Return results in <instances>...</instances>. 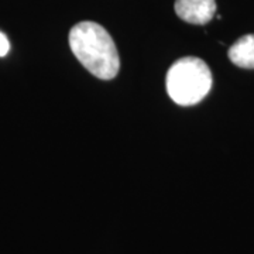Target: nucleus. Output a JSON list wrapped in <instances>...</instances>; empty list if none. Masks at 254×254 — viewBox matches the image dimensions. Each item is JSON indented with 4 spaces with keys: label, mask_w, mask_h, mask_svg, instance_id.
<instances>
[{
    "label": "nucleus",
    "mask_w": 254,
    "mask_h": 254,
    "mask_svg": "<svg viewBox=\"0 0 254 254\" xmlns=\"http://www.w3.org/2000/svg\"><path fill=\"white\" fill-rule=\"evenodd\" d=\"M69 47L78 61L96 78L113 79L120 68L118 48L109 33L98 23L82 21L69 33Z\"/></svg>",
    "instance_id": "f257e3e1"
},
{
    "label": "nucleus",
    "mask_w": 254,
    "mask_h": 254,
    "mask_svg": "<svg viewBox=\"0 0 254 254\" xmlns=\"http://www.w3.org/2000/svg\"><path fill=\"white\" fill-rule=\"evenodd\" d=\"M229 60L236 66L254 69V34L240 37L227 51Z\"/></svg>",
    "instance_id": "20e7f679"
},
{
    "label": "nucleus",
    "mask_w": 254,
    "mask_h": 254,
    "mask_svg": "<svg viewBox=\"0 0 254 254\" xmlns=\"http://www.w3.org/2000/svg\"><path fill=\"white\" fill-rule=\"evenodd\" d=\"M212 72L205 61L196 57H185L171 65L167 72L168 96L180 106L199 103L212 88Z\"/></svg>",
    "instance_id": "f03ea898"
},
{
    "label": "nucleus",
    "mask_w": 254,
    "mask_h": 254,
    "mask_svg": "<svg viewBox=\"0 0 254 254\" xmlns=\"http://www.w3.org/2000/svg\"><path fill=\"white\" fill-rule=\"evenodd\" d=\"M175 13L187 23L203 26L215 16L216 1L215 0H177Z\"/></svg>",
    "instance_id": "7ed1b4c3"
},
{
    "label": "nucleus",
    "mask_w": 254,
    "mask_h": 254,
    "mask_svg": "<svg viewBox=\"0 0 254 254\" xmlns=\"http://www.w3.org/2000/svg\"><path fill=\"white\" fill-rule=\"evenodd\" d=\"M10 51V43L7 36L4 33L0 31V57H4V55L9 54Z\"/></svg>",
    "instance_id": "39448f33"
}]
</instances>
